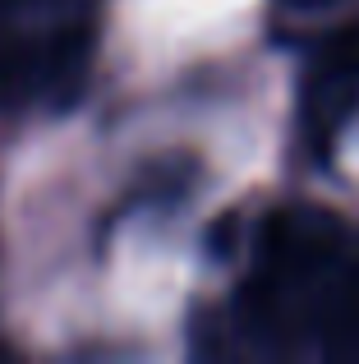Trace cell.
Segmentation results:
<instances>
[{"label": "cell", "mask_w": 359, "mask_h": 364, "mask_svg": "<svg viewBox=\"0 0 359 364\" xmlns=\"http://www.w3.org/2000/svg\"><path fill=\"white\" fill-rule=\"evenodd\" d=\"M355 102H359V28H346L336 42L323 46L304 88V120L318 148H327L336 139V129L355 111Z\"/></svg>", "instance_id": "6da1fadb"}, {"label": "cell", "mask_w": 359, "mask_h": 364, "mask_svg": "<svg viewBox=\"0 0 359 364\" xmlns=\"http://www.w3.org/2000/svg\"><path fill=\"white\" fill-rule=\"evenodd\" d=\"M290 9H327V5H341V0H281Z\"/></svg>", "instance_id": "7a4b0ae2"}]
</instances>
